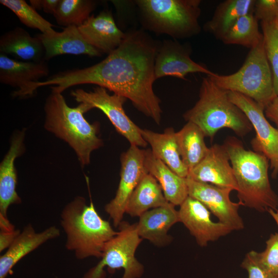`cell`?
Here are the masks:
<instances>
[{
	"label": "cell",
	"instance_id": "cell-24",
	"mask_svg": "<svg viewBox=\"0 0 278 278\" xmlns=\"http://www.w3.org/2000/svg\"><path fill=\"white\" fill-rule=\"evenodd\" d=\"M0 52L13 56L22 61H45V49L41 40L37 36H31L24 29L19 27L1 36Z\"/></svg>",
	"mask_w": 278,
	"mask_h": 278
},
{
	"label": "cell",
	"instance_id": "cell-19",
	"mask_svg": "<svg viewBox=\"0 0 278 278\" xmlns=\"http://www.w3.org/2000/svg\"><path fill=\"white\" fill-rule=\"evenodd\" d=\"M178 222V211L169 203L144 213L135 223L137 232L142 239L148 240L157 247H163L172 241V237L168 235V231Z\"/></svg>",
	"mask_w": 278,
	"mask_h": 278
},
{
	"label": "cell",
	"instance_id": "cell-38",
	"mask_svg": "<svg viewBox=\"0 0 278 278\" xmlns=\"http://www.w3.org/2000/svg\"><path fill=\"white\" fill-rule=\"evenodd\" d=\"M268 212L273 217L278 226V210L276 211H274L271 210ZM276 278H278V276Z\"/></svg>",
	"mask_w": 278,
	"mask_h": 278
},
{
	"label": "cell",
	"instance_id": "cell-2",
	"mask_svg": "<svg viewBox=\"0 0 278 278\" xmlns=\"http://www.w3.org/2000/svg\"><path fill=\"white\" fill-rule=\"evenodd\" d=\"M230 158L237 185V197L241 205L258 212L278 210V196L271 186L269 160L263 154L246 150L234 137L223 144Z\"/></svg>",
	"mask_w": 278,
	"mask_h": 278
},
{
	"label": "cell",
	"instance_id": "cell-39",
	"mask_svg": "<svg viewBox=\"0 0 278 278\" xmlns=\"http://www.w3.org/2000/svg\"><path fill=\"white\" fill-rule=\"evenodd\" d=\"M275 24L276 26L278 27V14L277 15V17H276V19H275Z\"/></svg>",
	"mask_w": 278,
	"mask_h": 278
},
{
	"label": "cell",
	"instance_id": "cell-30",
	"mask_svg": "<svg viewBox=\"0 0 278 278\" xmlns=\"http://www.w3.org/2000/svg\"><path fill=\"white\" fill-rule=\"evenodd\" d=\"M0 3L12 11L19 20L29 28L37 29L42 33L54 31L53 25L41 16L24 0H1Z\"/></svg>",
	"mask_w": 278,
	"mask_h": 278
},
{
	"label": "cell",
	"instance_id": "cell-27",
	"mask_svg": "<svg viewBox=\"0 0 278 278\" xmlns=\"http://www.w3.org/2000/svg\"><path fill=\"white\" fill-rule=\"evenodd\" d=\"M182 160L188 171L205 157L209 148L206 145L205 135L197 125L190 121L176 133Z\"/></svg>",
	"mask_w": 278,
	"mask_h": 278
},
{
	"label": "cell",
	"instance_id": "cell-26",
	"mask_svg": "<svg viewBox=\"0 0 278 278\" xmlns=\"http://www.w3.org/2000/svg\"><path fill=\"white\" fill-rule=\"evenodd\" d=\"M255 0H227L216 7L211 19L204 29L221 40L240 17L253 12Z\"/></svg>",
	"mask_w": 278,
	"mask_h": 278
},
{
	"label": "cell",
	"instance_id": "cell-10",
	"mask_svg": "<svg viewBox=\"0 0 278 278\" xmlns=\"http://www.w3.org/2000/svg\"><path fill=\"white\" fill-rule=\"evenodd\" d=\"M230 100L247 116L256 135L251 142L254 151L264 155L270 163L272 176L278 175V129L271 125L264 114L265 108L240 93L228 91Z\"/></svg>",
	"mask_w": 278,
	"mask_h": 278
},
{
	"label": "cell",
	"instance_id": "cell-21",
	"mask_svg": "<svg viewBox=\"0 0 278 278\" xmlns=\"http://www.w3.org/2000/svg\"><path fill=\"white\" fill-rule=\"evenodd\" d=\"M37 36L44 47L45 61L63 54L86 55L90 57H100L103 54L85 40L76 26L66 27L60 32L54 30Z\"/></svg>",
	"mask_w": 278,
	"mask_h": 278
},
{
	"label": "cell",
	"instance_id": "cell-15",
	"mask_svg": "<svg viewBox=\"0 0 278 278\" xmlns=\"http://www.w3.org/2000/svg\"><path fill=\"white\" fill-rule=\"evenodd\" d=\"M229 154L224 145L214 144L204 159L188 171L187 178L237 190Z\"/></svg>",
	"mask_w": 278,
	"mask_h": 278
},
{
	"label": "cell",
	"instance_id": "cell-31",
	"mask_svg": "<svg viewBox=\"0 0 278 278\" xmlns=\"http://www.w3.org/2000/svg\"><path fill=\"white\" fill-rule=\"evenodd\" d=\"M263 44L272 74L274 90L278 96V27L275 22H260Z\"/></svg>",
	"mask_w": 278,
	"mask_h": 278
},
{
	"label": "cell",
	"instance_id": "cell-4",
	"mask_svg": "<svg viewBox=\"0 0 278 278\" xmlns=\"http://www.w3.org/2000/svg\"><path fill=\"white\" fill-rule=\"evenodd\" d=\"M60 217L66 234L65 248L78 259L100 258L105 245L118 232L100 216L93 202L88 204L82 196H76L68 203Z\"/></svg>",
	"mask_w": 278,
	"mask_h": 278
},
{
	"label": "cell",
	"instance_id": "cell-16",
	"mask_svg": "<svg viewBox=\"0 0 278 278\" xmlns=\"http://www.w3.org/2000/svg\"><path fill=\"white\" fill-rule=\"evenodd\" d=\"M25 130L14 132L9 150L0 164V221H8L10 205L22 202L16 190L18 178L14 162L25 150Z\"/></svg>",
	"mask_w": 278,
	"mask_h": 278
},
{
	"label": "cell",
	"instance_id": "cell-20",
	"mask_svg": "<svg viewBox=\"0 0 278 278\" xmlns=\"http://www.w3.org/2000/svg\"><path fill=\"white\" fill-rule=\"evenodd\" d=\"M60 235L55 225L37 232L31 224L20 231L4 254L0 257V278H6L12 268L24 256L46 241Z\"/></svg>",
	"mask_w": 278,
	"mask_h": 278
},
{
	"label": "cell",
	"instance_id": "cell-18",
	"mask_svg": "<svg viewBox=\"0 0 278 278\" xmlns=\"http://www.w3.org/2000/svg\"><path fill=\"white\" fill-rule=\"evenodd\" d=\"M48 74L49 68L44 61H22L0 54V82L18 88L13 93L14 97H25L30 85Z\"/></svg>",
	"mask_w": 278,
	"mask_h": 278
},
{
	"label": "cell",
	"instance_id": "cell-34",
	"mask_svg": "<svg viewBox=\"0 0 278 278\" xmlns=\"http://www.w3.org/2000/svg\"><path fill=\"white\" fill-rule=\"evenodd\" d=\"M241 266L248 271V278H274L260 264L255 251H251L246 254Z\"/></svg>",
	"mask_w": 278,
	"mask_h": 278
},
{
	"label": "cell",
	"instance_id": "cell-28",
	"mask_svg": "<svg viewBox=\"0 0 278 278\" xmlns=\"http://www.w3.org/2000/svg\"><path fill=\"white\" fill-rule=\"evenodd\" d=\"M258 20L253 12L238 18L221 40L225 44L239 45L250 49L263 40L258 28Z\"/></svg>",
	"mask_w": 278,
	"mask_h": 278
},
{
	"label": "cell",
	"instance_id": "cell-3",
	"mask_svg": "<svg viewBox=\"0 0 278 278\" xmlns=\"http://www.w3.org/2000/svg\"><path fill=\"white\" fill-rule=\"evenodd\" d=\"M44 109V128L68 144L82 167L89 164L91 153L103 145L98 135V123L90 124L83 116L90 110L89 107L80 103L77 107L71 108L62 93L51 89Z\"/></svg>",
	"mask_w": 278,
	"mask_h": 278
},
{
	"label": "cell",
	"instance_id": "cell-5",
	"mask_svg": "<svg viewBox=\"0 0 278 278\" xmlns=\"http://www.w3.org/2000/svg\"><path fill=\"white\" fill-rule=\"evenodd\" d=\"M183 117L197 125L205 137L211 139L222 128L230 129L240 137L253 128L245 114L230 100L228 91L217 86L210 75L203 78L199 99Z\"/></svg>",
	"mask_w": 278,
	"mask_h": 278
},
{
	"label": "cell",
	"instance_id": "cell-8",
	"mask_svg": "<svg viewBox=\"0 0 278 278\" xmlns=\"http://www.w3.org/2000/svg\"><path fill=\"white\" fill-rule=\"evenodd\" d=\"M117 234L105 245L98 264L90 268L82 278H106L105 267L108 270L123 268L122 278H140L144 267L135 257V252L142 242L136 231V223L122 221Z\"/></svg>",
	"mask_w": 278,
	"mask_h": 278
},
{
	"label": "cell",
	"instance_id": "cell-9",
	"mask_svg": "<svg viewBox=\"0 0 278 278\" xmlns=\"http://www.w3.org/2000/svg\"><path fill=\"white\" fill-rule=\"evenodd\" d=\"M72 96L79 103L88 106L90 110L97 108L108 118L116 131L125 137L130 145L146 147L148 144L141 133V129L127 116L123 105L127 99L121 96L110 95L104 88L97 86L92 91L76 89Z\"/></svg>",
	"mask_w": 278,
	"mask_h": 278
},
{
	"label": "cell",
	"instance_id": "cell-32",
	"mask_svg": "<svg viewBox=\"0 0 278 278\" xmlns=\"http://www.w3.org/2000/svg\"><path fill=\"white\" fill-rule=\"evenodd\" d=\"M257 259L274 278L278 276V232L272 234L266 241V247L262 252H257Z\"/></svg>",
	"mask_w": 278,
	"mask_h": 278
},
{
	"label": "cell",
	"instance_id": "cell-13",
	"mask_svg": "<svg viewBox=\"0 0 278 278\" xmlns=\"http://www.w3.org/2000/svg\"><path fill=\"white\" fill-rule=\"evenodd\" d=\"M190 53L188 46L175 40H164L160 42L154 62L155 80L166 76L185 80L186 76L189 73L214 74L205 66L193 61Z\"/></svg>",
	"mask_w": 278,
	"mask_h": 278
},
{
	"label": "cell",
	"instance_id": "cell-12",
	"mask_svg": "<svg viewBox=\"0 0 278 278\" xmlns=\"http://www.w3.org/2000/svg\"><path fill=\"white\" fill-rule=\"evenodd\" d=\"M188 196L201 202L219 219L233 231L244 229V224L238 210L240 203L232 201L230 195L233 190L208 183L197 182L186 178Z\"/></svg>",
	"mask_w": 278,
	"mask_h": 278
},
{
	"label": "cell",
	"instance_id": "cell-23",
	"mask_svg": "<svg viewBox=\"0 0 278 278\" xmlns=\"http://www.w3.org/2000/svg\"><path fill=\"white\" fill-rule=\"evenodd\" d=\"M145 165L147 172L158 182L167 201L180 206L188 196L186 178L171 170L153 154L150 149L146 150Z\"/></svg>",
	"mask_w": 278,
	"mask_h": 278
},
{
	"label": "cell",
	"instance_id": "cell-37",
	"mask_svg": "<svg viewBox=\"0 0 278 278\" xmlns=\"http://www.w3.org/2000/svg\"><path fill=\"white\" fill-rule=\"evenodd\" d=\"M265 115L276 125L278 129V96L265 108Z\"/></svg>",
	"mask_w": 278,
	"mask_h": 278
},
{
	"label": "cell",
	"instance_id": "cell-29",
	"mask_svg": "<svg viewBox=\"0 0 278 278\" xmlns=\"http://www.w3.org/2000/svg\"><path fill=\"white\" fill-rule=\"evenodd\" d=\"M96 7V2L91 0H60L53 15L60 25L78 27L91 16Z\"/></svg>",
	"mask_w": 278,
	"mask_h": 278
},
{
	"label": "cell",
	"instance_id": "cell-6",
	"mask_svg": "<svg viewBox=\"0 0 278 278\" xmlns=\"http://www.w3.org/2000/svg\"><path fill=\"white\" fill-rule=\"evenodd\" d=\"M134 3L145 29L173 39L189 38L201 30L200 0H137Z\"/></svg>",
	"mask_w": 278,
	"mask_h": 278
},
{
	"label": "cell",
	"instance_id": "cell-22",
	"mask_svg": "<svg viewBox=\"0 0 278 278\" xmlns=\"http://www.w3.org/2000/svg\"><path fill=\"white\" fill-rule=\"evenodd\" d=\"M172 128L166 129L163 133L141 129V133L151 146L153 154L179 176L186 178L188 170L184 164Z\"/></svg>",
	"mask_w": 278,
	"mask_h": 278
},
{
	"label": "cell",
	"instance_id": "cell-11",
	"mask_svg": "<svg viewBox=\"0 0 278 278\" xmlns=\"http://www.w3.org/2000/svg\"><path fill=\"white\" fill-rule=\"evenodd\" d=\"M146 150L130 145L120 157V180L115 197L105 206V211L115 228L123 221L128 201L141 180L147 173L145 165Z\"/></svg>",
	"mask_w": 278,
	"mask_h": 278
},
{
	"label": "cell",
	"instance_id": "cell-7",
	"mask_svg": "<svg viewBox=\"0 0 278 278\" xmlns=\"http://www.w3.org/2000/svg\"><path fill=\"white\" fill-rule=\"evenodd\" d=\"M210 76L219 88L243 94L265 108L276 96L263 40L250 49L242 66L236 72L228 75L214 73Z\"/></svg>",
	"mask_w": 278,
	"mask_h": 278
},
{
	"label": "cell",
	"instance_id": "cell-36",
	"mask_svg": "<svg viewBox=\"0 0 278 278\" xmlns=\"http://www.w3.org/2000/svg\"><path fill=\"white\" fill-rule=\"evenodd\" d=\"M20 230L0 231V252L7 249L20 232Z\"/></svg>",
	"mask_w": 278,
	"mask_h": 278
},
{
	"label": "cell",
	"instance_id": "cell-1",
	"mask_svg": "<svg viewBox=\"0 0 278 278\" xmlns=\"http://www.w3.org/2000/svg\"><path fill=\"white\" fill-rule=\"evenodd\" d=\"M159 43L142 29L131 30L119 47L100 62L59 72L36 86L54 85L51 89L62 93L74 85L96 84L129 99L138 111L159 125L161 100L153 90Z\"/></svg>",
	"mask_w": 278,
	"mask_h": 278
},
{
	"label": "cell",
	"instance_id": "cell-14",
	"mask_svg": "<svg viewBox=\"0 0 278 278\" xmlns=\"http://www.w3.org/2000/svg\"><path fill=\"white\" fill-rule=\"evenodd\" d=\"M179 222H182L201 247L209 241L217 240L233 230L220 222L211 218V212L198 200L188 196L180 205Z\"/></svg>",
	"mask_w": 278,
	"mask_h": 278
},
{
	"label": "cell",
	"instance_id": "cell-17",
	"mask_svg": "<svg viewBox=\"0 0 278 278\" xmlns=\"http://www.w3.org/2000/svg\"><path fill=\"white\" fill-rule=\"evenodd\" d=\"M78 28L85 40L100 52L108 55L119 47L126 36L108 10L97 16L91 15Z\"/></svg>",
	"mask_w": 278,
	"mask_h": 278
},
{
	"label": "cell",
	"instance_id": "cell-33",
	"mask_svg": "<svg viewBox=\"0 0 278 278\" xmlns=\"http://www.w3.org/2000/svg\"><path fill=\"white\" fill-rule=\"evenodd\" d=\"M253 13L260 22H275L278 14V0H255Z\"/></svg>",
	"mask_w": 278,
	"mask_h": 278
},
{
	"label": "cell",
	"instance_id": "cell-25",
	"mask_svg": "<svg viewBox=\"0 0 278 278\" xmlns=\"http://www.w3.org/2000/svg\"><path fill=\"white\" fill-rule=\"evenodd\" d=\"M169 203L157 180L147 172L132 193L125 213L132 217H140L147 211L166 205Z\"/></svg>",
	"mask_w": 278,
	"mask_h": 278
},
{
	"label": "cell",
	"instance_id": "cell-35",
	"mask_svg": "<svg viewBox=\"0 0 278 278\" xmlns=\"http://www.w3.org/2000/svg\"><path fill=\"white\" fill-rule=\"evenodd\" d=\"M60 0H30V5L36 9L54 15Z\"/></svg>",
	"mask_w": 278,
	"mask_h": 278
}]
</instances>
